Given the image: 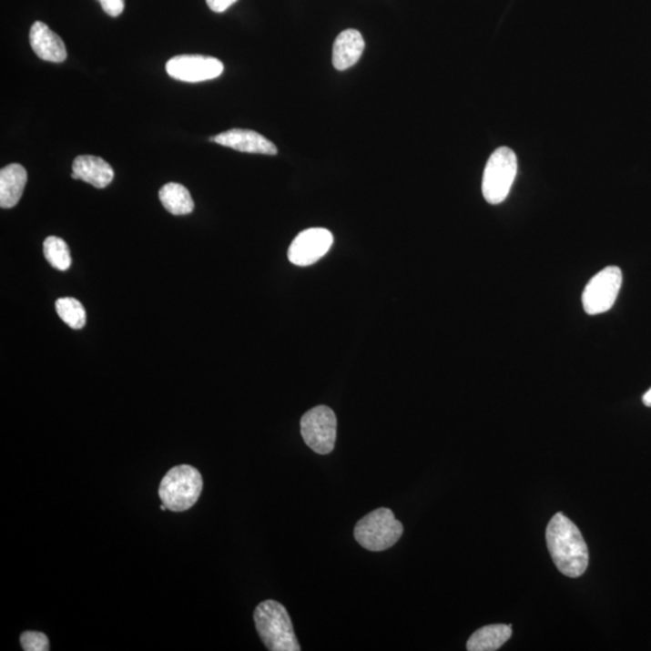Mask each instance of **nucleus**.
Instances as JSON below:
<instances>
[{"label": "nucleus", "instance_id": "13", "mask_svg": "<svg viewBox=\"0 0 651 651\" xmlns=\"http://www.w3.org/2000/svg\"><path fill=\"white\" fill-rule=\"evenodd\" d=\"M364 40L356 29H347L337 36L333 45L332 62L337 70H347L355 66L364 51Z\"/></svg>", "mask_w": 651, "mask_h": 651}, {"label": "nucleus", "instance_id": "5", "mask_svg": "<svg viewBox=\"0 0 651 651\" xmlns=\"http://www.w3.org/2000/svg\"><path fill=\"white\" fill-rule=\"evenodd\" d=\"M518 174V158L509 147H500L490 156L483 178V195L487 203L504 202Z\"/></svg>", "mask_w": 651, "mask_h": 651}, {"label": "nucleus", "instance_id": "15", "mask_svg": "<svg viewBox=\"0 0 651 651\" xmlns=\"http://www.w3.org/2000/svg\"><path fill=\"white\" fill-rule=\"evenodd\" d=\"M512 626L508 625H489L475 631L467 642L470 651H494L501 648L511 639Z\"/></svg>", "mask_w": 651, "mask_h": 651}, {"label": "nucleus", "instance_id": "9", "mask_svg": "<svg viewBox=\"0 0 651 651\" xmlns=\"http://www.w3.org/2000/svg\"><path fill=\"white\" fill-rule=\"evenodd\" d=\"M333 240V234L329 229H305L290 245L288 252L290 262L299 267L311 266L330 251Z\"/></svg>", "mask_w": 651, "mask_h": 651}, {"label": "nucleus", "instance_id": "20", "mask_svg": "<svg viewBox=\"0 0 651 651\" xmlns=\"http://www.w3.org/2000/svg\"><path fill=\"white\" fill-rule=\"evenodd\" d=\"M103 10L111 17L120 16L125 10V0H98Z\"/></svg>", "mask_w": 651, "mask_h": 651}, {"label": "nucleus", "instance_id": "17", "mask_svg": "<svg viewBox=\"0 0 651 651\" xmlns=\"http://www.w3.org/2000/svg\"><path fill=\"white\" fill-rule=\"evenodd\" d=\"M56 311L70 329L81 330L86 325V311H85L84 305L72 297L57 300Z\"/></svg>", "mask_w": 651, "mask_h": 651}, {"label": "nucleus", "instance_id": "3", "mask_svg": "<svg viewBox=\"0 0 651 651\" xmlns=\"http://www.w3.org/2000/svg\"><path fill=\"white\" fill-rule=\"evenodd\" d=\"M203 478L199 471L189 464L175 466L159 483L158 496L170 512L188 511L199 500Z\"/></svg>", "mask_w": 651, "mask_h": 651}, {"label": "nucleus", "instance_id": "22", "mask_svg": "<svg viewBox=\"0 0 651 651\" xmlns=\"http://www.w3.org/2000/svg\"><path fill=\"white\" fill-rule=\"evenodd\" d=\"M643 403H645L646 407L651 408V389L646 391L645 396H643Z\"/></svg>", "mask_w": 651, "mask_h": 651}, {"label": "nucleus", "instance_id": "19", "mask_svg": "<svg viewBox=\"0 0 651 651\" xmlns=\"http://www.w3.org/2000/svg\"><path fill=\"white\" fill-rule=\"evenodd\" d=\"M22 649L25 651L50 650V641L43 632L25 631L20 637Z\"/></svg>", "mask_w": 651, "mask_h": 651}, {"label": "nucleus", "instance_id": "7", "mask_svg": "<svg viewBox=\"0 0 651 651\" xmlns=\"http://www.w3.org/2000/svg\"><path fill=\"white\" fill-rule=\"evenodd\" d=\"M623 285L619 267H607L591 279L583 292V307L586 314L600 315L613 308Z\"/></svg>", "mask_w": 651, "mask_h": 651}, {"label": "nucleus", "instance_id": "10", "mask_svg": "<svg viewBox=\"0 0 651 651\" xmlns=\"http://www.w3.org/2000/svg\"><path fill=\"white\" fill-rule=\"evenodd\" d=\"M211 141L233 148V150L248 152V154L270 156L278 154L277 147L270 140L250 129H229L211 137Z\"/></svg>", "mask_w": 651, "mask_h": 651}, {"label": "nucleus", "instance_id": "4", "mask_svg": "<svg viewBox=\"0 0 651 651\" xmlns=\"http://www.w3.org/2000/svg\"><path fill=\"white\" fill-rule=\"evenodd\" d=\"M356 541L370 552H384L392 548L403 534V524L394 518L392 511L379 508L357 523Z\"/></svg>", "mask_w": 651, "mask_h": 651}, {"label": "nucleus", "instance_id": "8", "mask_svg": "<svg viewBox=\"0 0 651 651\" xmlns=\"http://www.w3.org/2000/svg\"><path fill=\"white\" fill-rule=\"evenodd\" d=\"M223 63L218 58L200 55H181L167 62L170 77L185 83H202L217 79L223 73Z\"/></svg>", "mask_w": 651, "mask_h": 651}, {"label": "nucleus", "instance_id": "14", "mask_svg": "<svg viewBox=\"0 0 651 651\" xmlns=\"http://www.w3.org/2000/svg\"><path fill=\"white\" fill-rule=\"evenodd\" d=\"M27 184V172L21 165L13 163L0 170V207L10 209L20 202Z\"/></svg>", "mask_w": 651, "mask_h": 651}, {"label": "nucleus", "instance_id": "12", "mask_svg": "<svg viewBox=\"0 0 651 651\" xmlns=\"http://www.w3.org/2000/svg\"><path fill=\"white\" fill-rule=\"evenodd\" d=\"M72 178L87 182L97 188H106L114 180V169L103 158L77 156L74 159Z\"/></svg>", "mask_w": 651, "mask_h": 651}, {"label": "nucleus", "instance_id": "16", "mask_svg": "<svg viewBox=\"0 0 651 651\" xmlns=\"http://www.w3.org/2000/svg\"><path fill=\"white\" fill-rule=\"evenodd\" d=\"M159 200L162 206L166 208L170 214L188 215L195 209V202H193L191 193L181 184L177 182H169L163 186L158 192Z\"/></svg>", "mask_w": 651, "mask_h": 651}, {"label": "nucleus", "instance_id": "2", "mask_svg": "<svg viewBox=\"0 0 651 651\" xmlns=\"http://www.w3.org/2000/svg\"><path fill=\"white\" fill-rule=\"evenodd\" d=\"M254 620L263 645L270 651H300L288 610L274 600H267L255 609Z\"/></svg>", "mask_w": 651, "mask_h": 651}, {"label": "nucleus", "instance_id": "21", "mask_svg": "<svg viewBox=\"0 0 651 651\" xmlns=\"http://www.w3.org/2000/svg\"><path fill=\"white\" fill-rule=\"evenodd\" d=\"M237 2L238 0H207L208 6L218 14L223 13Z\"/></svg>", "mask_w": 651, "mask_h": 651}, {"label": "nucleus", "instance_id": "1", "mask_svg": "<svg viewBox=\"0 0 651 651\" xmlns=\"http://www.w3.org/2000/svg\"><path fill=\"white\" fill-rule=\"evenodd\" d=\"M546 544L557 569L569 578H578L589 565V550L582 532L565 516L557 513L546 527Z\"/></svg>", "mask_w": 651, "mask_h": 651}, {"label": "nucleus", "instance_id": "18", "mask_svg": "<svg viewBox=\"0 0 651 651\" xmlns=\"http://www.w3.org/2000/svg\"><path fill=\"white\" fill-rule=\"evenodd\" d=\"M44 256L52 267L58 270H68L72 266V256L66 241L58 237H47L44 241Z\"/></svg>", "mask_w": 651, "mask_h": 651}, {"label": "nucleus", "instance_id": "11", "mask_svg": "<svg viewBox=\"0 0 651 651\" xmlns=\"http://www.w3.org/2000/svg\"><path fill=\"white\" fill-rule=\"evenodd\" d=\"M29 42L35 54L43 61L62 63L66 59V48L61 36L51 31L44 22L33 24Z\"/></svg>", "mask_w": 651, "mask_h": 651}, {"label": "nucleus", "instance_id": "6", "mask_svg": "<svg viewBox=\"0 0 651 651\" xmlns=\"http://www.w3.org/2000/svg\"><path fill=\"white\" fill-rule=\"evenodd\" d=\"M305 444L319 455L332 453L337 439V416L332 409L319 405L305 412L300 420Z\"/></svg>", "mask_w": 651, "mask_h": 651}]
</instances>
